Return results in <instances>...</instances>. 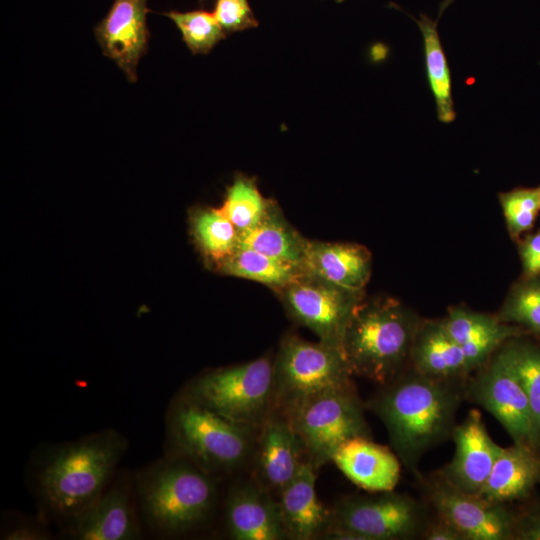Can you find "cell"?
<instances>
[{
	"mask_svg": "<svg viewBox=\"0 0 540 540\" xmlns=\"http://www.w3.org/2000/svg\"><path fill=\"white\" fill-rule=\"evenodd\" d=\"M464 382L433 379L416 371L402 372L381 385L366 403L384 424L392 450L412 472L422 456L452 438Z\"/></svg>",
	"mask_w": 540,
	"mask_h": 540,
	"instance_id": "6da1fadb",
	"label": "cell"
},
{
	"mask_svg": "<svg viewBox=\"0 0 540 540\" xmlns=\"http://www.w3.org/2000/svg\"><path fill=\"white\" fill-rule=\"evenodd\" d=\"M452 439L454 456L439 475L456 489L477 495L503 447L490 437L481 413L476 409L470 410L455 426Z\"/></svg>",
	"mask_w": 540,
	"mask_h": 540,
	"instance_id": "4fadbf2b",
	"label": "cell"
},
{
	"mask_svg": "<svg viewBox=\"0 0 540 540\" xmlns=\"http://www.w3.org/2000/svg\"><path fill=\"white\" fill-rule=\"evenodd\" d=\"M465 392L471 402L485 409L501 424L513 443L536 448L529 401L506 345L477 370Z\"/></svg>",
	"mask_w": 540,
	"mask_h": 540,
	"instance_id": "8fae6325",
	"label": "cell"
},
{
	"mask_svg": "<svg viewBox=\"0 0 540 540\" xmlns=\"http://www.w3.org/2000/svg\"><path fill=\"white\" fill-rule=\"evenodd\" d=\"M126 449V439L114 430L54 448L38 474L45 505L55 514L71 519L108 487Z\"/></svg>",
	"mask_w": 540,
	"mask_h": 540,
	"instance_id": "7a4b0ae2",
	"label": "cell"
},
{
	"mask_svg": "<svg viewBox=\"0 0 540 540\" xmlns=\"http://www.w3.org/2000/svg\"><path fill=\"white\" fill-rule=\"evenodd\" d=\"M217 266L226 275L259 282L276 292L305 272L298 265L247 248H237Z\"/></svg>",
	"mask_w": 540,
	"mask_h": 540,
	"instance_id": "484cf974",
	"label": "cell"
},
{
	"mask_svg": "<svg viewBox=\"0 0 540 540\" xmlns=\"http://www.w3.org/2000/svg\"><path fill=\"white\" fill-rule=\"evenodd\" d=\"M428 524L421 504L392 490L340 500L331 511L328 530L349 531L359 540H400L422 535Z\"/></svg>",
	"mask_w": 540,
	"mask_h": 540,
	"instance_id": "9c48e42d",
	"label": "cell"
},
{
	"mask_svg": "<svg viewBox=\"0 0 540 540\" xmlns=\"http://www.w3.org/2000/svg\"><path fill=\"white\" fill-rule=\"evenodd\" d=\"M225 520L236 540L285 539L277 499L256 482L233 486L228 494Z\"/></svg>",
	"mask_w": 540,
	"mask_h": 540,
	"instance_id": "e0dca14e",
	"label": "cell"
},
{
	"mask_svg": "<svg viewBox=\"0 0 540 540\" xmlns=\"http://www.w3.org/2000/svg\"><path fill=\"white\" fill-rule=\"evenodd\" d=\"M277 294L295 322L318 340L340 349L346 326L363 300V292L341 288L306 272Z\"/></svg>",
	"mask_w": 540,
	"mask_h": 540,
	"instance_id": "30bf717a",
	"label": "cell"
},
{
	"mask_svg": "<svg viewBox=\"0 0 540 540\" xmlns=\"http://www.w3.org/2000/svg\"><path fill=\"white\" fill-rule=\"evenodd\" d=\"M422 321L391 298L362 300L343 335L341 350L352 376L384 385L403 372Z\"/></svg>",
	"mask_w": 540,
	"mask_h": 540,
	"instance_id": "3957f363",
	"label": "cell"
},
{
	"mask_svg": "<svg viewBox=\"0 0 540 540\" xmlns=\"http://www.w3.org/2000/svg\"><path fill=\"white\" fill-rule=\"evenodd\" d=\"M166 424L174 456L213 476L244 464L259 430L218 414L184 392L172 402Z\"/></svg>",
	"mask_w": 540,
	"mask_h": 540,
	"instance_id": "5b68a950",
	"label": "cell"
},
{
	"mask_svg": "<svg viewBox=\"0 0 540 540\" xmlns=\"http://www.w3.org/2000/svg\"><path fill=\"white\" fill-rule=\"evenodd\" d=\"M147 12V0H114L94 30L103 53L130 82L137 79L138 63L148 45Z\"/></svg>",
	"mask_w": 540,
	"mask_h": 540,
	"instance_id": "9a60e30c",
	"label": "cell"
},
{
	"mask_svg": "<svg viewBox=\"0 0 540 540\" xmlns=\"http://www.w3.org/2000/svg\"><path fill=\"white\" fill-rule=\"evenodd\" d=\"M191 221L197 244L217 265L238 248L239 232L219 208L197 210Z\"/></svg>",
	"mask_w": 540,
	"mask_h": 540,
	"instance_id": "4316f807",
	"label": "cell"
},
{
	"mask_svg": "<svg viewBox=\"0 0 540 540\" xmlns=\"http://www.w3.org/2000/svg\"><path fill=\"white\" fill-rule=\"evenodd\" d=\"M538 191H539V194H540V187H538Z\"/></svg>",
	"mask_w": 540,
	"mask_h": 540,
	"instance_id": "f35d334b",
	"label": "cell"
},
{
	"mask_svg": "<svg viewBox=\"0 0 540 540\" xmlns=\"http://www.w3.org/2000/svg\"><path fill=\"white\" fill-rule=\"evenodd\" d=\"M508 232L513 239L531 230L540 212L538 188L518 187L499 193Z\"/></svg>",
	"mask_w": 540,
	"mask_h": 540,
	"instance_id": "1f68e13d",
	"label": "cell"
},
{
	"mask_svg": "<svg viewBox=\"0 0 540 540\" xmlns=\"http://www.w3.org/2000/svg\"><path fill=\"white\" fill-rule=\"evenodd\" d=\"M184 393L236 423L259 429L275 406L274 359L265 355L203 373Z\"/></svg>",
	"mask_w": 540,
	"mask_h": 540,
	"instance_id": "8992f818",
	"label": "cell"
},
{
	"mask_svg": "<svg viewBox=\"0 0 540 540\" xmlns=\"http://www.w3.org/2000/svg\"><path fill=\"white\" fill-rule=\"evenodd\" d=\"M257 440L256 481L278 497L305 461L302 442L287 415L275 407L259 428Z\"/></svg>",
	"mask_w": 540,
	"mask_h": 540,
	"instance_id": "5bb4252c",
	"label": "cell"
},
{
	"mask_svg": "<svg viewBox=\"0 0 540 540\" xmlns=\"http://www.w3.org/2000/svg\"><path fill=\"white\" fill-rule=\"evenodd\" d=\"M439 17L432 20L427 15L420 14L419 18L413 19L422 34L426 75L435 100L437 118L440 122L449 124L456 119V111L451 72L437 28Z\"/></svg>",
	"mask_w": 540,
	"mask_h": 540,
	"instance_id": "d4e9b609",
	"label": "cell"
},
{
	"mask_svg": "<svg viewBox=\"0 0 540 540\" xmlns=\"http://www.w3.org/2000/svg\"><path fill=\"white\" fill-rule=\"evenodd\" d=\"M523 271L527 278L540 275V231L527 235L519 245Z\"/></svg>",
	"mask_w": 540,
	"mask_h": 540,
	"instance_id": "836d02e7",
	"label": "cell"
},
{
	"mask_svg": "<svg viewBox=\"0 0 540 540\" xmlns=\"http://www.w3.org/2000/svg\"><path fill=\"white\" fill-rule=\"evenodd\" d=\"M422 537L427 540H462L460 534L440 518L438 522L428 524Z\"/></svg>",
	"mask_w": 540,
	"mask_h": 540,
	"instance_id": "8d00e7d4",
	"label": "cell"
},
{
	"mask_svg": "<svg viewBox=\"0 0 540 540\" xmlns=\"http://www.w3.org/2000/svg\"><path fill=\"white\" fill-rule=\"evenodd\" d=\"M413 370L430 378L464 382L471 374L461 347L442 320L421 322L410 351Z\"/></svg>",
	"mask_w": 540,
	"mask_h": 540,
	"instance_id": "7402d4cb",
	"label": "cell"
},
{
	"mask_svg": "<svg viewBox=\"0 0 540 540\" xmlns=\"http://www.w3.org/2000/svg\"><path fill=\"white\" fill-rule=\"evenodd\" d=\"M47 538H49V534L34 524H20L2 534V539L7 540H43Z\"/></svg>",
	"mask_w": 540,
	"mask_h": 540,
	"instance_id": "d590c367",
	"label": "cell"
},
{
	"mask_svg": "<svg viewBox=\"0 0 540 540\" xmlns=\"http://www.w3.org/2000/svg\"><path fill=\"white\" fill-rule=\"evenodd\" d=\"M515 538L540 540V508L534 509L515 523Z\"/></svg>",
	"mask_w": 540,
	"mask_h": 540,
	"instance_id": "e575fe53",
	"label": "cell"
},
{
	"mask_svg": "<svg viewBox=\"0 0 540 540\" xmlns=\"http://www.w3.org/2000/svg\"><path fill=\"white\" fill-rule=\"evenodd\" d=\"M306 238L302 237L272 203L261 221L239 232L238 248H247L303 268Z\"/></svg>",
	"mask_w": 540,
	"mask_h": 540,
	"instance_id": "cb8c5ba5",
	"label": "cell"
},
{
	"mask_svg": "<svg viewBox=\"0 0 540 540\" xmlns=\"http://www.w3.org/2000/svg\"><path fill=\"white\" fill-rule=\"evenodd\" d=\"M354 385L316 395L284 413L298 434L305 454L318 469L331 462L348 440L367 437L371 431Z\"/></svg>",
	"mask_w": 540,
	"mask_h": 540,
	"instance_id": "ba28073f",
	"label": "cell"
},
{
	"mask_svg": "<svg viewBox=\"0 0 540 540\" xmlns=\"http://www.w3.org/2000/svg\"><path fill=\"white\" fill-rule=\"evenodd\" d=\"M498 317L503 322L519 324L540 334V278L530 277L516 285Z\"/></svg>",
	"mask_w": 540,
	"mask_h": 540,
	"instance_id": "4dcf8cb0",
	"label": "cell"
},
{
	"mask_svg": "<svg viewBox=\"0 0 540 540\" xmlns=\"http://www.w3.org/2000/svg\"><path fill=\"white\" fill-rule=\"evenodd\" d=\"M163 14L176 25L183 41L194 54L208 53L226 36L213 12L173 10Z\"/></svg>",
	"mask_w": 540,
	"mask_h": 540,
	"instance_id": "f1b7e54d",
	"label": "cell"
},
{
	"mask_svg": "<svg viewBox=\"0 0 540 540\" xmlns=\"http://www.w3.org/2000/svg\"><path fill=\"white\" fill-rule=\"evenodd\" d=\"M69 520L74 539L129 540L140 536L131 483L124 476Z\"/></svg>",
	"mask_w": 540,
	"mask_h": 540,
	"instance_id": "2e32d148",
	"label": "cell"
},
{
	"mask_svg": "<svg viewBox=\"0 0 540 540\" xmlns=\"http://www.w3.org/2000/svg\"><path fill=\"white\" fill-rule=\"evenodd\" d=\"M540 481V457L535 448L515 444L502 448L482 489L484 500L501 504L526 498Z\"/></svg>",
	"mask_w": 540,
	"mask_h": 540,
	"instance_id": "603a6c76",
	"label": "cell"
},
{
	"mask_svg": "<svg viewBox=\"0 0 540 540\" xmlns=\"http://www.w3.org/2000/svg\"><path fill=\"white\" fill-rule=\"evenodd\" d=\"M331 462L352 483L369 492L392 491L400 480L401 461L396 453L371 438L346 441L335 451Z\"/></svg>",
	"mask_w": 540,
	"mask_h": 540,
	"instance_id": "ffe728a7",
	"label": "cell"
},
{
	"mask_svg": "<svg viewBox=\"0 0 540 540\" xmlns=\"http://www.w3.org/2000/svg\"><path fill=\"white\" fill-rule=\"evenodd\" d=\"M340 348L288 333L274 358L275 408L283 413L324 392L353 385Z\"/></svg>",
	"mask_w": 540,
	"mask_h": 540,
	"instance_id": "52a82bcc",
	"label": "cell"
},
{
	"mask_svg": "<svg viewBox=\"0 0 540 540\" xmlns=\"http://www.w3.org/2000/svg\"><path fill=\"white\" fill-rule=\"evenodd\" d=\"M213 14L226 34L255 28L259 24L248 0H216Z\"/></svg>",
	"mask_w": 540,
	"mask_h": 540,
	"instance_id": "d6a6232c",
	"label": "cell"
},
{
	"mask_svg": "<svg viewBox=\"0 0 540 540\" xmlns=\"http://www.w3.org/2000/svg\"><path fill=\"white\" fill-rule=\"evenodd\" d=\"M427 492L439 518L450 524L462 540L515 538L516 520L503 505L464 493L440 475L428 482Z\"/></svg>",
	"mask_w": 540,
	"mask_h": 540,
	"instance_id": "7c38bea8",
	"label": "cell"
},
{
	"mask_svg": "<svg viewBox=\"0 0 540 540\" xmlns=\"http://www.w3.org/2000/svg\"><path fill=\"white\" fill-rule=\"evenodd\" d=\"M316 470L306 459L277 497L283 528L289 539L323 537L330 528L331 511L322 505L316 494Z\"/></svg>",
	"mask_w": 540,
	"mask_h": 540,
	"instance_id": "ac0fdd59",
	"label": "cell"
},
{
	"mask_svg": "<svg viewBox=\"0 0 540 540\" xmlns=\"http://www.w3.org/2000/svg\"><path fill=\"white\" fill-rule=\"evenodd\" d=\"M302 266L306 273L336 286L363 292L370 279L372 257L360 244L306 239Z\"/></svg>",
	"mask_w": 540,
	"mask_h": 540,
	"instance_id": "d6986e66",
	"label": "cell"
},
{
	"mask_svg": "<svg viewBox=\"0 0 540 540\" xmlns=\"http://www.w3.org/2000/svg\"><path fill=\"white\" fill-rule=\"evenodd\" d=\"M513 367L527 395L536 447L540 446V349L510 340L506 344Z\"/></svg>",
	"mask_w": 540,
	"mask_h": 540,
	"instance_id": "f546056e",
	"label": "cell"
},
{
	"mask_svg": "<svg viewBox=\"0 0 540 540\" xmlns=\"http://www.w3.org/2000/svg\"><path fill=\"white\" fill-rule=\"evenodd\" d=\"M272 203L261 194L253 178L240 175L228 187L219 210L242 232L257 225Z\"/></svg>",
	"mask_w": 540,
	"mask_h": 540,
	"instance_id": "83f0119b",
	"label": "cell"
},
{
	"mask_svg": "<svg viewBox=\"0 0 540 540\" xmlns=\"http://www.w3.org/2000/svg\"><path fill=\"white\" fill-rule=\"evenodd\" d=\"M449 335L461 347L470 373L484 366L506 342L520 334L499 317L460 307L442 319Z\"/></svg>",
	"mask_w": 540,
	"mask_h": 540,
	"instance_id": "44dd1931",
	"label": "cell"
},
{
	"mask_svg": "<svg viewBox=\"0 0 540 540\" xmlns=\"http://www.w3.org/2000/svg\"><path fill=\"white\" fill-rule=\"evenodd\" d=\"M337 2H343L344 0H336Z\"/></svg>",
	"mask_w": 540,
	"mask_h": 540,
	"instance_id": "74e56055",
	"label": "cell"
},
{
	"mask_svg": "<svg viewBox=\"0 0 540 540\" xmlns=\"http://www.w3.org/2000/svg\"><path fill=\"white\" fill-rule=\"evenodd\" d=\"M136 491L146 522L164 536L181 535L204 523L216 501L213 475L177 456L142 470Z\"/></svg>",
	"mask_w": 540,
	"mask_h": 540,
	"instance_id": "277c9868",
	"label": "cell"
},
{
	"mask_svg": "<svg viewBox=\"0 0 540 540\" xmlns=\"http://www.w3.org/2000/svg\"><path fill=\"white\" fill-rule=\"evenodd\" d=\"M201 1H205V0H201Z\"/></svg>",
	"mask_w": 540,
	"mask_h": 540,
	"instance_id": "ab89813d",
	"label": "cell"
}]
</instances>
